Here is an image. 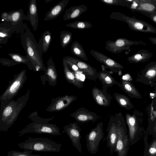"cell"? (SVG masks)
Instances as JSON below:
<instances>
[{
  "label": "cell",
  "mask_w": 156,
  "mask_h": 156,
  "mask_svg": "<svg viewBox=\"0 0 156 156\" xmlns=\"http://www.w3.org/2000/svg\"><path fill=\"white\" fill-rule=\"evenodd\" d=\"M146 44L141 41H136L128 40L125 38H120L115 41H108L105 43V49L114 54L119 53L123 50H128L133 45Z\"/></svg>",
  "instance_id": "9c48e42d"
},
{
  "label": "cell",
  "mask_w": 156,
  "mask_h": 156,
  "mask_svg": "<svg viewBox=\"0 0 156 156\" xmlns=\"http://www.w3.org/2000/svg\"><path fill=\"white\" fill-rule=\"evenodd\" d=\"M69 0H62L51 8L45 14V21L54 20L60 15L68 3Z\"/></svg>",
  "instance_id": "d4e9b609"
},
{
  "label": "cell",
  "mask_w": 156,
  "mask_h": 156,
  "mask_svg": "<svg viewBox=\"0 0 156 156\" xmlns=\"http://www.w3.org/2000/svg\"><path fill=\"white\" fill-rule=\"evenodd\" d=\"M149 39L153 44L156 45V37H151Z\"/></svg>",
  "instance_id": "f6af8a7d"
},
{
  "label": "cell",
  "mask_w": 156,
  "mask_h": 156,
  "mask_svg": "<svg viewBox=\"0 0 156 156\" xmlns=\"http://www.w3.org/2000/svg\"><path fill=\"white\" fill-rule=\"evenodd\" d=\"M27 20L29 21L34 31L37 30L39 22L36 0H30L28 4Z\"/></svg>",
  "instance_id": "7402d4cb"
},
{
  "label": "cell",
  "mask_w": 156,
  "mask_h": 156,
  "mask_svg": "<svg viewBox=\"0 0 156 156\" xmlns=\"http://www.w3.org/2000/svg\"><path fill=\"white\" fill-rule=\"evenodd\" d=\"M18 145L24 150L48 152H59L62 146L61 144L47 138H33L30 136L24 142L18 144Z\"/></svg>",
  "instance_id": "7a4b0ae2"
},
{
  "label": "cell",
  "mask_w": 156,
  "mask_h": 156,
  "mask_svg": "<svg viewBox=\"0 0 156 156\" xmlns=\"http://www.w3.org/2000/svg\"><path fill=\"white\" fill-rule=\"evenodd\" d=\"M62 62L64 75L66 80L78 88H82L83 82L76 77L74 72L70 70L66 61L63 58Z\"/></svg>",
  "instance_id": "4316f807"
},
{
  "label": "cell",
  "mask_w": 156,
  "mask_h": 156,
  "mask_svg": "<svg viewBox=\"0 0 156 156\" xmlns=\"http://www.w3.org/2000/svg\"><path fill=\"white\" fill-rule=\"evenodd\" d=\"M18 100H12L0 111V130L4 126L16 108Z\"/></svg>",
  "instance_id": "603a6c76"
},
{
  "label": "cell",
  "mask_w": 156,
  "mask_h": 156,
  "mask_svg": "<svg viewBox=\"0 0 156 156\" xmlns=\"http://www.w3.org/2000/svg\"><path fill=\"white\" fill-rule=\"evenodd\" d=\"M149 133L151 136V138H149L145 133L144 136L145 137H144L145 144L144 156H156V136H154Z\"/></svg>",
  "instance_id": "83f0119b"
},
{
  "label": "cell",
  "mask_w": 156,
  "mask_h": 156,
  "mask_svg": "<svg viewBox=\"0 0 156 156\" xmlns=\"http://www.w3.org/2000/svg\"><path fill=\"white\" fill-rule=\"evenodd\" d=\"M153 92L156 95V83L155 86H154V90L153 91Z\"/></svg>",
  "instance_id": "bcb514c9"
},
{
  "label": "cell",
  "mask_w": 156,
  "mask_h": 156,
  "mask_svg": "<svg viewBox=\"0 0 156 156\" xmlns=\"http://www.w3.org/2000/svg\"><path fill=\"white\" fill-rule=\"evenodd\" d=\"M121 87L129 97L138 99L142 98V96L139 91L130 82L122 79L121 83Z\"/></svg>",
  "instance_id": "f1b7e54d"
},
{
  "label": "cell",
  "mask_w": 156,
  "mask_h": 156,
  "mask_svg": "<svg viewBox=\"0 0 156 156\" xmlns=\"http://www.w3.org/2000/svg\"><path fill=\"white\" fill-rule=\"evenodd\" d=\"M65 132L71 140L73 146L80 153H82V148L80 143L81 129L78 124L75 122L71 123L64 127Z\"/></svg>",
  "instance_id": "5bb4252c"
},
{
  "label": "cell",
  "mask_w": 156,
  "mask_h": 156,
  "mask_svg": "<svg viewBox=\"0 0 156 156\" xmlns=\"http://www.w3.org/2000/svg\"><path fill=\"white\" fill-rule=\"evenodd\" d=\"M133 1L137 4V6L136 7L130 6L129 8L131 10L149 14L156 10V0H133Z\"/></svg>",
  "instance_id": "44dd1931"
},
{
  "label": "cell",
  "mask_w": 156,
  "mask_h": 156,
  "mask_svg": "<svg viewBox=\"0 0 156 156\" xmlns=\"http://www.w3.org/2000/svg\"><path fill=\"white\" fill-rule=\"evenodd\" d=\"M77 98L75 96L68 95L53 98L46 111L50 112L61 111L69 106Z\"/></svg>",
  "instance_id": "9a60e30c"
},
{
  "label": "cell",
  "mask_w": 156,
  "mask_h": 156,
  "mask_svg": "<svg viewBox=\"0 0 156 156\" xmlns=\"http://www.w3.org/2000/svg\"><path fill=\"white\" fill-rule=\"evenodd\" d=\"M9 18V22H11L13 25H17L23 23L22 21L27 20V16L24 13L22 9L8 12Z\"/></svg>",
  "instance_id": "4dcf8cb0"
},
{
  "label": "cell",
  "mask_w": 156,
  "mask_h": 156,
  "mask_svg": "<svg viewBox=\"0 0 156 156\" xmlns=\"http://www.w3.org/2000/svg\"><path fill=\"white\" fill-rule=\"evenodd\" d=\"M118 119L117 140L114 152L117 153V156H126L130 144L125 121L122 113H118Z\"/></svg>",
  "instance_id": "8992f818"
},
{
  "label": "cell",
  "mask_w": 156,
  "mask_h": 156,
  "mask_svg": "<svg viewBox=\"0 0 156 156\" xmlns=\"http://www.w3.org/2000/svg\"><path fill=\"white\" fill-rule=\"evenodd\" d=\"M92 94L94 100L98 105L108 107L110 105L112 97L106 90L94 87L92 89Z\"/></svg>",
  "instance_id": "ffe728a7"
},
{
  "label": "cell",
  "mask_w": 156,
  "mask_h": 156,
  "mask_svg": "<svg viewBox=\"0 0 156 156\" xmlns=\"http://www.w3.org/2000/svg\"><path fill=\"white\" fill-rule=\"evenodd\" d=\"M8 55L11 59L20 64L22 63L27 65L28 68L31 70L35 71V68L27 57L23 55L18 53H8Z\"/></svg>",
  "instance_id": "e575fe53"
},
{
  "label": "cell",
  "mask_w": 156,
  "mask_h": 156,
  "mask_svg": "<svg viewBox=\"0 0 156 156\" xmlns=\"http://www.w3.org/2000/svg\"><path fill=\"white\" fill-rule=\"evenodd\" d=\"M125 118L129 128L130 145H132L145 134V131L142 125L143 114L138 111L134 110L132 114L126 113Z\"/></svg>",
  "instance_id": "277c9868"
},
{
  "label": "cell",
  "mask_w": 156,
  "mask_h": 156,
  "mask_svg": "<svg viewBox=\"0 0 156 156\" xmlns=\"http://www.w3.org/2000/svg\"><path fill=\"white\" fill-rule=\"evenodd\" d=\"M30 92V90L28 89L25 95L17 99L18 103L16 108L4 126L0 130V132L7 131L14 123L17 119L20 112L27 104L29 99Z\"/></svg>",
  "instance_id": "e0dca14e"
},
{
  "label": "cell",
  "mask_w": 156,
  "mask_h": 156,
  "mask_svg": "<svg viewBox=\"0 0 156 156\" xmlns=\"http://www.w3.org/2000/svg\"><path fill=\"white\" fill-rule=\"evenodd\" d=\"M28 118L33 122H48L49 121L52 120L54 119V117H53L51 118H42L38 116L37 112L35 111L31 113L29 115Z\"/></svg>",
  "instance_id": "60d3db41"
},
{
  "label": "cell",
  "mask_w": 156,
  "mask_h": 156,
  "mask_svg": "<svg viewBox=\"0 0 156 156\" xmlns=\"http://www.w3.org/2000/svg\"><path fill=\"white\" fill-rule=\"evenodd\" d=\"M150 107L148 125L146 131L154 136H156V111H154L152 103Z\"/></svg>",
  "instance_id": "836d02e7"
},
{
  "label": "cell",
  "mask_w": 156,
  "mask_h": 156,
  "mask_svg": "<svg viewBox=\"0 0 156 156\" xmlns=\"http://www.w3.org/2000/svg\"><path fill=\"white\" fill-rule=\"evenodd\" d=\"M87 7L84 5H74L66 9L63 16L64 20H73L79 17L87 10Z\"/></svg>",
  "instance_id": "484cf974"
},
{
  "label": "cell",
  "mask_w": 156,
  "mask_h": 156,
  "mask_svg": "<svg viewBox=\"0 0 156 156\" xmlns=\"http://www.w3.org/2000/svg\"><path fill=\"white\" fill-rule=\"evenodd\" d=\"M78 122L84 123L89 121L94 122L98 118L97 114L93 112H90L83 107L78 109L75 112L70 115Z\"/></svg>",
  "instance_id": "d6986e66"
},
{
  "label": "cell",
  "mask_w": 156,
  "mask_h": 156,
  "mask_svg": "<svg viewBox=\"0 0 156 156\" xmlns=\"http://www.w3.org/2000/svg\"><path fill=\"white\" fill-rule=\"evenodd\" d=\"M0 63L3 66L7 67L14 66L20 64L12 59L10 60L4 58H1L0 59Z\"/></svg>",
  "instance_id": "b9f144b4"
},
{
  "label": "cell",
  "mask_w": 156,
  "mask_h": 156,
  "mask_svg": "<svg viewBox=\"0 0 156 156\" xmlns=\"http://www.w3.org/2000/svg\"><path fill=\"white\" fill-rule=\"evenodd\" d=\"M33 151L28 150H24L22 152L11 150L7 153V156H41L38 154H32Z\"/></svg>",
  "instance_id": "ab89813d"
},
{
  "label": "cell",
  "mask_w": 156,
  "mask_h": 156,
  "mask_svg": "<svg viewBox=\"0 0 156 156\" xmlns=\"http://www.w3.org/2000/svg\"><path fill=\"white\" fill-rule=\"evenodd\" d=\"M47 63V67L46 71L44 75L40 76L42 83L43 85H45L46 82H48L49 85L55 87L57 83L58 75L51 55L48 59Z\"/></svg>",
  "instance_id": "ac0fdd59"
},
{
  "label": "cell",
  "mask_w": 156,
  "mask_h": 156,
  "mask_svg": "<svg viewBox=\"0 0 156 156\" xmlns=\"http://www.w3.org/2000/svg\"><path fill=\"white\" fill-rule=\"evenodd\" d=\"M102 3L108 5H120L129 8L131 2V1L126 0H99Z\"/></svg>",
  "instance_id": "f35d334b"
},
{
  "label": "cell",
  "mask_w": 156,
  "mask_h": 156,
  "mask_svg": "<svg viewBox=\"0 0 156 156\" xmlns=\"http://www.w3.org/2000/svg\"><path fill=\"white\" fill-rule=\"evenodd\" d=\"M102 122L98 123L86 135V147L91 154H96L98 150L99 144L104 137Z\"/></svg>",
  "instance_id": "ba28073f"
},
{
  "label": "cell",
  "mask_w": 156,
  "mask_h": 156,
  "mask_svg": "<svg viewBox=\"0 0 156 156\" xmlns=\"http://www.w3.org/2000/svg\"><path fill=\"white\" fill-rule=\"evenodd\" d=\"M118 125V113H117L110 117L106 130L107 132L106 137L107 146L110 149L111 154L114 152L117 140Z\"/></svg>",
  "instance_id": "30bf717a"
},
{
  "label": "cell",
  "mask_w": 156,
  "mask_h": 156,
  "mask_svg": "<svg viewBox=\"0 0 156 156\" xmlns=\"http://www.w3.org/2000/svg\"><path fill=\"white\" fill-rule=\"evenodd\" d=\"M66 26L79 30H83L91 28L92 24L89 22L84 21H76L66 25Z\"/></svg>",
  "instance_id": "8d00e7d4"
},
{
  "label": "cell",
  "mask_w": 156,
  "mask_h": 156,
  "mask_svg": "<svg viewBox=\"0 0 156 156\" xmlns=\"http://www.w3.org/2000/svg\"><path fill=\"white\" fill-rule=\"evenodd\" d=\"M112 19L126 23L131 30L143 33L156 34V28L147 22L136 19L134 17L126 16L120 12H113L109 16Z\"/></svg>",
  "instance_id": "5b68a950"
},
{
  "label": "cell",
  "mask_w": 156,
  "mask_h": 156,
  "mask_svg": "<svg viewBox=\"0 0 156 156\" xmlns=\"http://www.w3.org/2000/svg\"><path fill=\"white\" fill-rule=\"evenodd\" d=\"M72 33L68 31L63 30L60 32V39L62 48L66 47L72 41Z\"/></svg>",
  "instance_id": "74e56055"
},
{
  "label": "cell",
  "mask_w": 156,
  "mask_h": 156,
  "mask_svg": "<svg viewBox=\"0 0 156 156\" xmlns=\"http://www.w3.org/2000/svg\"><path fill=\"white\" fill-rule=\"evenodd\" d=\"M136 81L144 84L154 87L156 83V62L146 65L138 74Z\"/></svg>",
  "instance_id": "8fae6325"
},
{
  "label": "cell",
  "mask_w": 156,
  "mask_h": 156,
  "mask_svg": "<svg viewBox=\"0 0 156 156\" xmlns=\"http://www.w3.org/2000/svg\"><path fill=\"white\" fill-rule=\"evenodd\" d=\"M90 53L97 61L104 64L105 68L111 71L119 73L124 68L123 66L104 54L94 50H90Z\"/></svg>",
  "instance_id": "4fadbf2b"
},
{
  "label": "cell",
  "mask_w": 156,
  "mask_h": 156,
  "mask_svg": "<svg viewBox=\"0 0 156 156\" xmlns=\"http://www.w3.org/2000/svg\"><path fill=\"white\" fill-rule=\"evenodd\" d=\"M149 17L154 22L156 23V12L155 11L149 14Z\"/></svg>",
  "instance_id": "ee69618b"
},
{
  "label": "cell",
  "mask_w": 156,
  "mask_h": 156,
  "mask_svg": "<svg viewBox=\"0 0 156 156\" xmlns=\"http://www.w3.org/2000/svg\"><path fill=\"white\" fill-rule=\"evenodd\" d=\"M63 58L76 65L87 79L94 80L97 79L98 73L96 69L89 64L78 58L69 56H65Z\"/></svg>",
  "instance_id": "2e32d148"
},
{
  "label": "cell",
  "mask_w": 156,
  "mask_h": 156,
  "mask_svg": "<svg viewBox=\"0 0 156 156\" xmlns=\"http://www.w3.org/2000/svg\"><path fill=\"white\" fill-rule=\"evenodd\" d=\"M97 78L101 82L103 85L102 89L104 90H106L108 87L115 84L121 87V83L116 81L108 71L105 69H102L98 73Z\"/></svg>",
  "instance_id": "cb8c5ba5"
},
{
  "label": "cell",
  "mask_w": 156,
  "mask_h": 156,
  "mask_svg": "<svg viewBox=\"0 0 156 156\" xmlns=\"http://www.w3.org/2000/svg\"><path fill=\"white\" fill-rule=\"evenodd\" d=\"M18 133L20 136L26 133H30L47 134L53 136L61 135L59 128L55 124L35 122H33L28 124Z\"/></svg>",
  "instance_id": "52a82bcc"
},
{
  "label": "cell",
  "mask_w": 156,
  "mask_h": 156,
  "mask_svg": "<svg viewBox=\"0 0 156 156\" xmlns=\"http://www.w3.org/2000/svg\"><path fill=\"white\" fill-rule=\"evenodd\" d=\"M51 40V34L50 31L46 30L42 34L38 43L43 53L48 51Z\"/></svg>",
  "instance_id": "1f68e13d"
},
{
  "label": "cell",
  "mask_w": 156,
  "mask_h": 156,
  "mask_svg": "<svg viewBox=\"0 0 156 156\" xmlns=\"http://www.w3.org/2000/svg\"><path fill=\"white\" fill-rule=\"evenodd\" d=\"M23 23L17 25H13L11 22H3L0 24V44H6L8 39L12 34L16 32L20 33L24 31L25 27Z\"/></svg>",
  "instance_id": "7c38bea8"
},
{
  "label": "cell",
  "mask_w": 156,
  "mask_h": 156,
  "mask_svg": "<svg viewBox=\"0 0 156 156\" xmlns=\"http://www.w3.org/2000/svg\"><path fill=\"white\" fill-rule=\"evenodd\" d=\"M27 71L25 69L23 70L9 82L7 89L0 96V111L12 100L23 87L27 79Z\"/></svg>",
  "instance_id": "3957f363"
},
{
  "label": "cell",
  "mask_w": 156,
  "mask_h": 156,
  "mask_svg": "<svg viewBox=\"0 0 156 156\" xmlns=\"http://www.w3.org/2000/svg\"><path fill=\"white\" fill-rule=\"evenodd\" d=\"M71 52L76 56L83 60L87 61L88 58L83 48L78 41H75L71 46Z\"/></svg>",
  "instance_id": "d590c367"
},
{
  "label": "cell",
  "mask_w": 156,
  "mask_h": 156,
  "mask_svg": "<svg viewBox=\"0 0 156 156\" xmlns=\"http://www.w3.org/2000/svg\"><path fill=\"white\" fill-rule=\"evenodd\" d=\"M65 60L66 61L68 66H69V67L73 70L74 71V72L78 73L81 72L78 67L75 64L69 61H67L66 60Z\"/></svg>",
  "instance_id": "7bdbcfd3"
},
{
  "label": "cell",
  "mask_w": 156,
  "mask_h": 156,
  "mask_svg": "<svg viewBox=\"0 0 156 156\" xmlns=\"http://www.w3.org/2000/svg\"><path fill=\"white\" fill-rule=\"evenodd\" d=\"M152 55V54L147 50H140L128 57L127 60L130 63L144 62L149 59Z\"/></svg>",
  "instance_id": "f546056e"
},
{
  "label": "cell",
  "mask_w": 156,
  "mask_h": 156,
  "mask_svg": "<svg viewBox=\"0 0 156 156\" xmlns=\"http://www.w3.org/2000/svg\"><path fill=\"white\" fill-rule=\"evenodd\" d=\"M20 34L21 42L27 56L33 64L35 71L45 72L46 68L42 59L43 51L30 29L27 27Z\"/></svg>",
  "instance_id": "6da1fadb"
},
{
  "label": "cell",
  "mask_w": 156,
  "mask_h": 156,
  "mask_svg": "<svg viewBox=\"0 0 156 156\" xmlns=\"http://www.w3.org/2000/svg\"><path fill=\"white\" fill-rule=\"evenodd\" d=\"M114 97L116 101L122 108L127 110L131 109L134 106L130 99L125 95L116 93H113Z\"/></svg>",
  "instance_id": "d6a6232c"
}]
</instances>
